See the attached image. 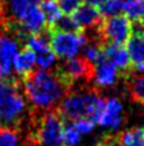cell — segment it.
Returning <instances> with one entry per match:
<instances>
[{
	"instance_id": "obj_1",
	"label": "cell",
	"mask_w": 144,
	"mask_h": 146,
	"mask_svg": "<svg viewBox=\"0 0 144 146\" xmlns=\"http://www.w3.org/2000/svg\"><path fill=\"white\" fill-rule=\"evenodd\" d=\"M23 95L33 110H47L55 108L68 92L69 87L56 71L38 69L20 77Z\"/></svg>"
},
{
	"instance_id": "obj_2",
	"label": "cell",
	"mask_w": 144,
	"mask_h": 146,
	"mask_svg": "<svg viewBox=\"0 0 144 146\" xmlns=\"http://www.w3.org/2000/svg\"><path fill=\"white\" fill-rule=\"evenodd\" d=\"M27 100L20 90V81L15 78H0V127L20 129L27 124ZM31 111V110H29Z\"/></svg>"
},
{
	"instance_id": "obj_3",
	"label": "cell",
	"mask_w": 144,
	"mask_h": 146,
	"mask_svg": "<svg viewBox=\"0 0 144 146\" xmlns=\"http://www.w3.org/2000/svg\"><path fill=\"white\" fill-rule=\"evenodd\" d=\"M99 96L97 88L84 86H75L68 90L59 104L64 119L77 121L81 118H92L96 111Z\"/></svg>"
},
{
	"instance_id": "obj_4",
	"label": "cell",
	"mask_w": 144,
	"mask_h": 146,
	"mask_svg": "<svg viewBox=\"0 0 144 146\" xmlns=\"http://www.w3.org/2000/svg\"><path fill=\"white\" fill-rule=\"evenodd\" d=\"M50 36V48L56 56L61 59H69L77 56L81 53L82 48L88 42V37L83 31L65 32L48 28Z\"/></svg>"
},
{
	"instance_id": "obj_5",
	"label": "cell",
	"mask_w": 144,
	"mask_h": 146,
	"mask_svg": "<svg viewBox=\"0 0 144 146\" xmlns=\"http://www.w3.org/2000/svg\"><path fill=\"white\" fill-rule=\"evenodd\" d=\"M60 78L68 85L69 88L84 86L93 80V63L88 62L84 56H73L65 59L55 69Z\"/></svg>"
},
{
	"instance_id": "obj_6",
	"label": "cell",
	"mask_w": 144,
	"mask_h": 146,
	"mask_svg": "<svg viewBox=\"0 0 144 146\" xmlns=\"http://www.w3.org/2000/svg\"><path fill=\"white\" fill-rule=\"evenodd\" d=\"M133 32H134V27L132 21L124 14L106 17V19H102V22L97 27L98 38L103 44L112 42L124 45L133 35Z\"/></svg>"
},
{
	"instance_id": "obj_7",
	"label": "cell",
	"mask_w": 144,
	"mask_h": 146,
	"mask_svg": "<svg viewBox=\"0 0 144 146\" xmlns=\"http://www.w3.org/2000/svg\"><path fill=\"white\" fill-rule=\"evenodd\" d=\"M121 114H122V104L116 98L99 99L94 111L93 119L96 124L109 128H117L121 124Z\"/></svg>"
},
{
	"instance_id": "obj_8",
	"label": "cell",
	"mask_w": 144,
	"mask_h": 146,
	"mask_svg": "<svg viewBox=\"0 0 144 146\" xmlns=\"http://www.w3.org/2000/svg\"><path fill=\"white\" fill-rule=\"evenodd\" d=\"M93 71V82L97 87H110L115 85L119 78L120 71L109 58L101 53L99 58L96 60Z\"/></svg>"
},
{
	"instance_id": "obj_9",
	"label": "cell",
	"mask_w": 144,
	"mask_h": 146,
	"mask_svg": "<svg viewBox=\"0 0 144 146\" xmlns=\"http://www.w3.org/2000/svg\"><path fill=\"white\" fill-rule=\"evenodd\" d=\"M102 54L117 67L121 74L128 76V73L132 71V62H130L129 53L126 50V46H124L122 44H102Z\"/></svg>"
},
{
	"instance_id": "obj_10",
	"label": "cell",
	"mask_w": 144,
	"mask_h": 146,
	"mask_svg": "<svg viewBox=\"0 0 144 146\" xmlns=\"http://www.w3.org/2000/svg\"><path fill=\"white\" fill-rule=\"evenodd\" d=\"M71 18L77 26L79 27L81 31L89 30V31H96L99 23L102 22V15L99 13L98 8L93 7V5L82 4L75 12L71 14Z\"/></svg>"
},
{
	"instance_id": "obj_11",
	"label": "cell",
	"mask_w": 144,
	"mask_h": 146,
	"mask_svg": "<svg viewBox=\"0 0 144 146\" xmlns=\"http://www.w3.org/2000/svg\"><path fill=\"white\" fill-rule=\"evenodd\" d=\"M99 142L103 146H144V128L125 129L116 136L105 137Z\"/></svg>"
},
{
	"instance_id": "obj_12",
	"label": "cell",
	"mask_w": 144,
	"mask_h": 146,
	"mask_svg": "<svg viewBox=\"0 0 144 146\" xmlns=\"http://www.w3.org/2000/svg\"><path fill=\"white\" fill-rule=\"evenodd\" d=\"M126 50L132 62V71L144 72V32H133L126 41Z\"/></svg>"
},
{
	"instance_id": "obj_13",
	"label": "cell",
	"mask_w": 144,
	"mask_h": 146,
	"mask_svg": "<svg viewBox=\"0 0 144 146\" xmlns=\"http://www.w3.org/2000/svg\"><path fill=\"white\" fill-rule=\"evenodd\" d=\"M35 66H36V55L28 46H24L20 51H18V54L13 59L12 63V67L20 77H23V76H26L31 71H33Z\"/></svg>"
},
{
	"instance_id": "obj_14",
	"label": "cell",
	"mask_w": 144,
	"mask_h": 146,
	"mask_svg": "<svg viewBox=\"0 0 144 146\" xmlns=\"http://www.w3.org/2000/svg\"><path fill=\"white\" fill-rule=\"evenodd\" d=\"M19 51V45L17 40L5 33V31H0V63L12 67L13 59Z\"/></svg>"
},
{
	"instance_id": "obj_15",
	"label": "cell",
	"mask_w": 144,
	"mask_h": 146,
	"mask_svg": "<svg viewBox=\"0 0 144 146\" xmlns=\"http://www.w3.org/2000/svg\"><path fill=\"white\" fill-rule=\"evenodd\" d=\"M125 77H128V92L130 94L132 99L135 103L144 105V76H133L129 73V76H125Z\"/></svg>"
},
{
	"instance_id": "obj_16",
	"label": "cell",
	"mask_w": 144,
	"mask_h": 146,
	"mask_svg": "<svg viewBox=\"0 0 144 146\" xmlns=\"http://www.w3.org/2000/svg\"><path fill=\"white\" fill-rule=\"evenodd\" d=\"M40 8L43 13L46 25L48 26V28L52 27V26L56 23V21L63 15V13H61L56 0H43V1L40 4Z\"/></svg>"
},
{
	"instance_id": "obj_17",
	"label": "cell",
	"mask_w": 144,
	"mask_h": 146,
	"mask_svg": "<svg viewBox=\"0 0 144 146\" xmlns=\"http://www.w3.org/2000/svg\"><path fill=\"white\" fill-rule=\"evenodd\" d=\"M121 12L130 21H139L144 15V0H124Z\"/></svg>"
},
{
	"instance_id": "obj_18",
	"label": "cell",
	"mask_w": 144,
	"mask_h": 146,
	"mask_svg": "<svg viewBox=\"0 0 144 146\" xmlns=\"http://www.w3.org/2000/svg\"><path fill=\"white\" fill-rule=\"evenodd\" d=\"M20 129L13 127H0V146H18Z\"/></svg>"
},
{
	"instance_id": "obj_19",
	"label": "cell",
	"mask_w": 144,
	"mask_h": 146,
	"mask_svg": "<svg viewBox=\"0 0 144 146\" xmlns=\"http://www.w3.org/2000/svg\"><path fill=\"white\" fill-rule=\"evenodd\" d=\"M122 0H106L98 7V10L102 17H111L121 13Z\"/></svg>"
},
{
	"instance_id": "obj_20",
	"label": "cell",
	"mask_w": 144,
	"mask_h": 146,
	"mask_svg": "<svg viewBox=\"0 0 144 146\" xmlns=\"http://www.w3.org/2000/svg\"><path fill=\"white\" fill-rule=\"evenodd\" d=\"M82 133L73 126V123L66 126L63 132V146H77L81 141Z\"/></svg>"
},
{
	"instance_id": "obj_21",
	"label": "cell",
	"mask_w": 144,
	"mask_h": 146,
	"mask_svg": "<svg viewBox=\"0 0 144 146\" xmlns=\"http://www.w3.org/2000/svg\"><path fill=\"white\" fill-rule=\"evenodd\" d=\"M35 55H36V66L40 67V69H50L55 64L56 55L52 53L51 49L42 51V53L35 54Z\"/></svg>"
},
{
	"instance_id": "obj_22",
	"label": "cell",
	"mask_w": 144,
	"mask_h": 146,
	"mask_svg": "<svg viewBox=\"0 0 144 146\" xmlns=\"http://www.w3.org/2000/svg\"><path fill=\"white\" fill-rule=\"evenodd\" d=\"M51 28H52V30H58V31H65V32L81 31L79 27L77 26V23L74 22V19L71 18V15H65V14L61 15Z\"/></svg>"
},
{
	"instance_id": "obj_23",
	"label": "cell",
	"mask_w": 144,
	"mask_h": 146,
	"mask_svg": "<svg viewBox=\"0 0 144 146\" xmlns=\"http://www.w3.org/2000/svg\"><path fill=\"white\" fill-rule=\"evenodd\" d=\"M82 3L83 0H58L59 8L65 15H71L82 5Z\"/></svg>"
},
{
	"instance_id": "obj_24",
	"label": "cell",
	"mask_w": 144,
	"mask_h": 146,
	"mask_svg": "<svg viewBox=\"0 0 144 146\" xmlns=\"http://www.w3.org/2000/svg\"><path fill=\"white\" fill-rule=\"evenodd\" d=\"M73 126L75 127L82 135H86V133H89V132L94 128L96 122H94L92 118H81V119L74 121Z\"/></svg>"
},
{
	"instance_id": "obj_25",
	"label": "cell",
	"mask_w": 144,
	"mask_h": 146,
	"mask_svg": "<svg viewBox=\"0 0 144 146\" xmlns=\"http://www.w3.org/2000/svg\"><path fill=\"white\" fill-rule=\"evenodd\" d=\"M87 1V4H89V5H93V7H96V8H98L99 5L102 4V3H105L106 0H86Z\"/></svg>"
},
{
	"instance_id": "obj_26",
	"label": "cell",
	"mask_w": 144,
	"mask_h": 146,
	"mask_svg": "<svg viewBox=\"0 0 144 146\" xmlns=\"http://www.w3.org/2000/svg\"><path fill=\"white\" fill-rule=\"evenodd\" d=\"M139 25H140V28H142V32H144V15L139 18Z\"/></svg>"
},
{
	"instance_id": "obj_27",
	"label": "cell",
	"mask_w": 144,
	"mask_h": 146,
	"mask_svg": "<svg viewBox=\"0 0 144 146\" xmlns=\"http://www.w3.org/2000/svg\"><path fill=\"white\" fill-rule=\"evenodd\" d=\"M96 146H103V145H102V144H101V142H98V144H97Z\"/></svg>"
},
{
	"instance_id": "obj_28",
	"label": "cell",
	"mask_w": 144,
	"mask_h": 146,
	"mask_svg": "<svg viewBox=\"0 0 144 146\" xmlns=\"http://www.w3.org/2000/svg\"><path fill=\"white\" fill-rule=\"evenodd\" d=\"M35 1H38V0H35Z\"/></svg>"
}]
</instances>
